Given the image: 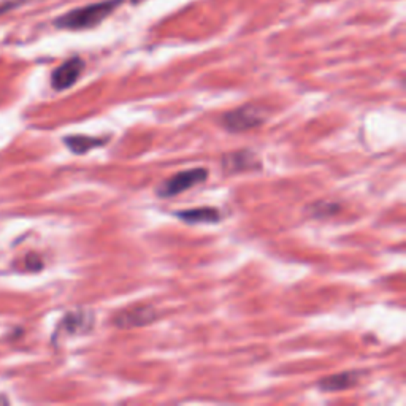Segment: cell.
Here are the masks:
<instances>
[{
	"mask_svg": "<svg viewBox=\"0 0 406 406\" xmlns=\"http://www.w3.org/2000/svg\"><path fill=\"white\" fill-rule=\"evenodd\" d=\"M260 162L256 157L254 153L251 151H237L232 154H226L222 159V167L228 173H235V171H244V170H253L259 167Z\"/></svg>",
	"mask_w": 406,
	"mask_h": 406,
	"instance_id": "obj_6",
	"label": "cell"
},
{
	"mask_svg": "<svg viewBox=\"0 0 406 406\" xmlns=\"http://www.w3.org/2000/svg\"><path fill=\"white\" fill-rule=\"evenodd\" d=\"M134 2H136V0H134Z\"/></svg>",
	"mask_w": 406,
	"mask_h": 406,
	"instance_id": "obj_11",
	"label": "cell"
},
{
	"mask_svg": "<svg viewBox=\"0 0 406 406\" xmlns=\"http://www.w3.org/2000/svg\"><path fill=\"white\" fill-rule=\"evenodd\" d=\"M64 141L75 154H86L88 151L94 150V148H99L107 143V140L104 139H91V136H83V135L67 136V139H64Z\"/></svg>",
	"mask_w": 406,
	"mask_h": 406,
	"instance_id": "obj_9",
	"label": "cell"
},
{
	"mask_svg": "<svg viewBox=\"0 0 406 406\" xmlns=\"http://www.w3.org/2000/svg\"><path fill=\"white\" fill-rule=\"evenodd\" d=\"M207 176H208V170L202 167L180 171V173L173 175L170 180H167L159 186L157 196L175 197V196H178V194H182L185 191L191 189V187L200 185V182H203L205 180H207Z\"/></svg>",
	"mask_w": 406,
	"mask_h": 406,
	"instance_id": "obj_3",
	"label": "cell"
},
{
	"mask_svg": "<svg viewBox=\"0 0 406 406\" xmlns=\"http://www.w3.org/2000/svg\"><path fill=\"white\" fill-rule=\"evenodd\" d=\"M265 123L264 111L254 105H244L222 116V124L231 132H244Z\"/></svg>",
	"mask_w": 406,
	"mask_h": 406,
	"instance_id": "obj_2",
	"label": "cell"
},
{
	"mask_svg": "<svg viewBox=\"0 0 406 406\" xmlns=\"http://www.w3.org/2000/svg\"><path fill=\"white\" fill-rule=\"evenodd\" d=\"M156 319V313L151 306H135L130 310H124L113 319V322L119 329H130V327H141L153 322Z\"/></svg>",
	"mask_w": 406,
	"mask_h": 406,
	"instance_id": "obj_5",
	"label": "cell"
},
{
	"mask_svg": "<svg viewBox=\"0 0 406 406\" xmlns=\"http://www.w3.org/2000/svg\"><path fill=\"white\" fill-rule=\"evenodd\" d=\"M360 373L357 371H345V373L331 375L319 381V389L324 392H338L357 384Z\"/></svg>",
	"mask_w": 406,
	"mask_h": 406,
	"instance_id": "obj_7",
	"label": "cell"
},
{
	"mask_svg": "<svg viewBox=\"0 0 406 406\" xmlns=\"http://www.w3.org/2000/svg\"><path fill=\"white\" fill-rule=\"evenodd\" d=\"M176 216L186 222H192V224H197V222H217L221 219L219 211L211 207L178 211Z\"/></svg>",
	"mask_w": 406,
	"mask_h": 406,
	"instance_id": "obj_8",
	"label": "cell"
},
{
	"mask_svg": "<svg viewBox=\"0 0 406 406\" xmlns=\"http://www.w3.org/2000/svg\"><path fill=\"white\" fill-rule=\"evenodd\" d=\"M121 2L123 0H107V2H99L83 8L72 10L64 16H61V18H57L56 26L62 29H72V31L94 27L100 24L107 16H110Z\"/></svg>",
	"mask_w": 406,
	"mask_h": 406,
	"instance_id": "obj_1",
	"label": "cell"
},
{
	"mask_svg": "<svg viewBox=\"0 0 406 406\" xmlns=\"http://www.w3.org/2000/svg\"><path fill=\"white\" fill-rule=\"evenodd\" d=\"M89 321H93V318L86 316L83 313L68 314L64 321H62V327H64L67 334H78V331L88 330L91 327Z\"/></svg>",
	"mask_w": 406,
	"mask_h": 406,
	"instance_id": "obj_10",
	"label": "cell"
},
{
	"mask_svg": "<svg viewBox=\"0 0 406 406\" xmlns=\"http://www.w3.org/2000/svg\"><path fill=\"white\" fill-rule=\"evenodd\" d=\"M84 68V62L79 59V57H73V59L67 61L61 67H57L53 78H51V83H53V88L57 91H64L67 88H70L72 84L77 83V79L81 75Z\"/></svg>",
	"mask_w": 406,
	"mask_h": 406,
	"instance_id": "obj_4",
	"label": "cell"
}]
</instances>
